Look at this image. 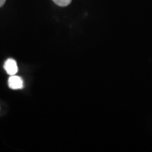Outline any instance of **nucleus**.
<instances>
[{"instance_id": "1", "label": "nucleus", "mask_w": 152, "mask_h": 152, "mask_svg": "<svg viewBox=\"0 0 152 152\" xmlns=\"http://www.w3.org/2000/svg\"><path fill=\"white\" fill-rule=\"evenodd\" d=\"M4 69L10 75H16V73L18 72V66H17L15 60L12 59V58L6 60V62L4 63Z\"/></svg>"}, {"instance_id": "2", "label": "nucleus", "mask_w": 152, "mask_h": 152, "mask_svg": "<svg viewBox=\"0 0 152 152\" xmlns=\"http://www.w3.org/2000/svg\"><path fill=\"white\" fill-rule=\"evenodd\" d=\"M9 86L13 90H18V89H22L23 87V80L20 77L17 75H10L9 79Z\"/></svg>"}, {"instance_id": "3", "label": "nucleus", "mask_w": 152, "mask_h": 152, "mask_svg": "<svg viewBox=\"0 0 152 152\" xmlns=\"http://www.w3.org/2000/svg\"><path fill=\"white\" fill-rule=\"evenodd\" d=\"M57 5L61 6V7H65L68 6L71 3L72 0H53Z\"/></svg>"}, {"instance_id": "4", "label": "nucleus", "mask_w": 152, "mask_h": 152, "mask_svg": "<svg viewBox=\"0 0 152 152\" xmlns=\"http://www.w3.org/2000/svg\"><path fill=\"white\" fill-rule=\"evenodd\" d=\"M5 1H6V0H0V7H2V6L4 4Z\"/></svg>"}]
</instances>
